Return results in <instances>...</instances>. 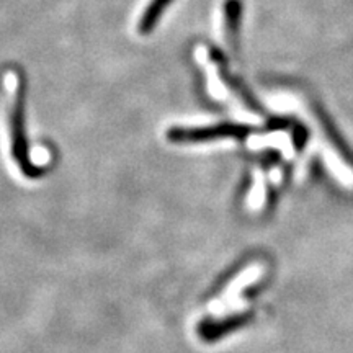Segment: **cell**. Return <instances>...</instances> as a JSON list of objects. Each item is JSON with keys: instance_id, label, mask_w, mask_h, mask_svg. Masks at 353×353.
Instances as JSON below:
<instances>
[{"instance_id": "1", "label": "cell", "mask_w": 353, "mask_h": 353, "mask_svg": "<svg viewBox=\"0 0 353 353\" xmlns=\"http://www.w3.org/2000/svg\"><path fill=\"white\" fill-rule=\"evenodd\" d=\"M249 132V128L241 125H224L206 126V128H172L167 132V138L174 143H203V141L218 138H242Z\"/></svg>"}, {"instance_id": "2", "label": "cell", "mask_w": 353, "mask_h": 353, "mask_svg": "<svg viewBox=\"0 0 353 353\" xmlns=\"http://www.w3.org/2000/svg\"><path fill=\"white\" fill-rule=\"evenodd\" d=\"M23 100H25V87L21 83L17 94L15 105L12 112V136H13V148H15V156L20 162L25 161L26 144H25V131H23Z\"/></svg>"}, {"instance_id": "3", "label": "cell", "mask_w": 353, "mask_h": 353, "mask_svg": "<svg viewBox=\"0 0 353 353\" xmlns=\"http://www.w3.org/2000/svg\"><path fill=\"white\" fill-rule=\"evenodd\" d=\"M242 21V0H226L224 2V30L228 44L232 51L239 48V32Z\"/></svg>"}, {"instance_id": "4", "label": "cell", "mask_w": 353, "mask_h": 353, "mask_svg": "<svg viewBox=\"0 0 353 353\" xmlns=\"http://www.w3.org/2000/svg\"><path fill=\"white\" fill-rule=\"evenodd\" d=\"M174 2V0H151V3H149L148 7H145V10L143 13V17L139 19V23H138V32L139 34H149L154 32V28H156L159 20H161L162 13L167 7L170 6V3Z\"/></svg>"}]
</instances>
